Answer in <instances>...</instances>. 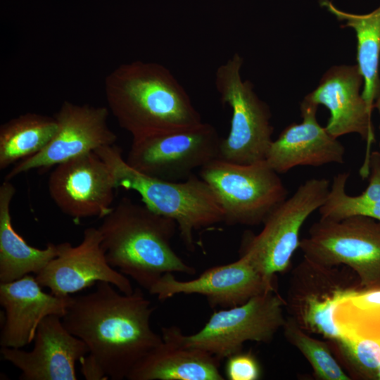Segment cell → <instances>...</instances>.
Instances as JSON below:
<instances>
[{
	"label": "cell",
	"instance_id": "obj_1",
	"mask_svg": "<svg viewBox=\"0 0 380 380\" xmlns=\"http://www.w3.org/2000/svg\"><path fill=\"white\" fill-rule=\"evenodd\" d=\"M155 310L141 288L129 294L108 282L71 297L62 322L83 341L89 353L80 360L87 380H122L135 365L158 346L162 336L151 326Z\"/></svg>",
	"mask_w": 380,
	"mask_h": 380
},
{
	"label": "cell",
	"instance_id": "obj_2",
	"mask_svg": "<svg viewBox=\"0 0 380 380\" xmlns=\"http://www.w3.org/2000/svg\"><path fill=\"white\" fill-rule=\"evenodd\" d=\"M109 110L132 139L193 127L200 113L185 89L162 64L122 63L105 78Z\"/></svg>",
	"mask_w": 380,
	"mask_h": 380
},
{
	"label": "cell",
	"instance_id": "obj_3",
	"mask_svg": "<svg viewBox=\"0 0 380 380\" xmlns=\"http://www.w3.org/2000/svg\"><path fill=\"white\" fill-rule=\"evenodd\" d=\"M177 228L173 220L127 197L98 227L110 265L148 291L166 273H196L172 247Z\"/></svg>",
	"mask_w": 380,
	"mask_h": 380
},
{
	"label": "cell",
	"instance_id": "obj_4",
	"mask_svg": "<svg viewBox=\"0 0 380 380\" xmlns=\"http://www.w3.org/2000/svg\"><path fill=\"white\" fill-rule=\"evenodd\" d=\"M95 153L108 165L118 188L136 191L148 208L176 222L189 249L194 248V232L224 222L220 203L201 177L193 174L185 180L170 182L144 175L127 164L115 144Z\"/></svg>",
	"mask_w": 380,
	"mask_h": 380
},
{
	"label": "cell",
	"instance_id": "obj_5",
	"mask_svg": "<svg viewBox=\"0 0 380 380\" xmlns=\"http://www.w3.org/2000/svg\"><path fill=\"white\" fill-rule=\"evenodd\" d=\"M326 178H311L275 208L260 233L246 232L240 255L245 256L265 279L275 281L291 265L300 246V232L308 218L324 204L330 187Z\"/></svg>",
	"mask_w": 380,
	"mask_h": 380
},
{
	"label": "cell",
	"instance_id": "obj_6",
	"mask_svg": "<svg viewBox=\"0 0 380 380\" xmlns=\"http://www.w3.org/2000/svg\"><path fill=\"white\" fill-rule=\"evenodd\" d=\"M243 62L235 53L215 72L220 100L232 112L229 134L220 141L219 158L252 164L265 160L274 128L268 105L258 97L252 82L241 77Z\"/></svg>",
	"mask_w": 380,
	"mask_h": 380
},
{
	"label": "cell",
	"instance_id": "obj_7",
	"mask_svg": "<svg viewBox=\"0 0 380 380\" xmlns=\"http://www.w3.org/2000/svg\"><path fill=\"white\" fill-rule=\"evenodd\" d=\"M200 177L210 186L230 225L262 224L288 197L279 175L265 160L239 164L216 158L201 168Z\"/></svg>",
	"mask_w": 380,
	"mask_h": 380
},
{
	"label": "cell",
	"instance_id": "obj_8",
	"mask_svg": "<svg viewBox=\"0 0 380 380\" xmlns=\"http://www.w3.org/2000/svg\"><path fill=\"white\" fill-rule=\"evenodd\" d=\"M299 248L317 264L349 267L362 289H380V221L362 215L319 219Z\"/></svg>",
	"mask_w": 380,
	"mask_h": 380
},
{
	"label": "cell",
	"instance_id": "obj_9",
	"mask_svg": "<svg viewBox=\"0 0 380 380\" xmlns=\"http://www.w3.org/2000/svg\"><path fill=\"white\" fill-rule=\"evenodd\" d=\"M284 298L276 291L245 303L215 311L203 328L180 338L188 347L205 350L220 360L240 352L246 341L270 343L284 327Z\"/></svg>",
	"mask_w": 380,
	"mask_h": 380
},
{
	"label": "cell",
	"instance_id": "obj_10",
	"mask_svg": "<svg viewBox=\"0 0 380 380\" xmlns=\"http://www.w3.org/2000/svg\"><path fill=\"white\" fill-rule=\"evenodd\" d=\"M221 139L203 122L177 130L132 139L125 158L137 171L159 179L179 182L218 158Z\"/></svg>",
	"mask_w": 380,
	"mask_h": 380
},
{
	"label": "cell",
	"instance_id": "obj_11",
	"mask_svg": "<svg viewBox=\"0 0 380 380\" xmlns=\"http://www.w3.org/2000/svg\"><path fill=\"white\" fill-rule=\"evenodd\" d=\"M339 267L319 265L304 258L292 271L284 298L289 316L302 329L329 341L341 336L334 320L336 306L362 289L349 272Z\"/></svg>",
	"mask_w": 380,
	"mask_h": 380
},
{
	"label": "cell",
	"instance_id": "obj_12",
	"mask_svg": "<svg viewBox=\"0 0 380 380\" xmlns=\"http://www.w3.org/2000/svg\"><path fill=\"white\" fill-rule=\"evenodd\" d=\"M109 109L105 106L77 104L64 101L54 114L57 130L39 153L17 163L5 177L12 179L34 169L55 167L82 155L115 144L116 134L108 124Z\"/></svg>",
	"mask_w": 380,
	"mask_h": 380
},
{
	"label": "cell",
	"instance_id": "obj_13",
	"mask_svg": "<svg viewBox=\"0 0 380 380\" xmlns=\"http://www.w3.org/2000/svg\"><path fill=\"white\" fill-rule=\"evenodd\" d=\"M47 184L53 203L75 220L103 218L113 209L114 191L118 189L112 171L95 152L55 166Z\"/></svg>",
	"mask_w": 380,
	"mask_h": 380
},
{
	"label": "cell",
	"instance_id": "obj_14",
	"mask_svg": "<svg viewBox=\"0 0 380 380\" xmlns=\"http://www.w3.org/2000/svg\"><path fill=\"white\" fill-rule=\"evenodd\" d=\"M35 277L42 287L58 296H70L101 281L111 284L123 293L134 291L128 277L108 263L98 227L85 229L77 246L60 243L59 254Z\"/></svg>",
	"mask_w": 380,
	"mask_h": 380
},
{
	"label": "cell",
	"instance_id": "obj_15",
	"mask_svg": "<svg viewBox=\"0 0 380 380\" xmlns=\"http://www.w3.org/2000/svg\"><path fill=\"white\" fill-rule=\"evenodd\" d=\"M363 78L357 65L330 68L322 77L317 88L305 96L317 105L328 108L330 116L325 126L327 132L338 138L357 134L367 142L366 153L359 170L362 179L369 174L371 147L374 141L372 113L362 97Z\"/></svg>",
	"mask_w": 380,
	"mask_h": 380
},
{
	"label": "cell",
	"instance_id": "obj_16",
	"mask_svg": "<svg viewBox=\"0 0 380 380\" xmlns=\"http://www.w3.org/2000/svg\"><path fill=\"white\" fill-rule=\"evenodd\" d=\"M276 290L275 281L265 279L245 256L240 255L235 262L209 268L191 280H178L172 273H166L148 292L160 301L177 294H199L205 297L211 308H228Z\"/></svg>",
	"mask_w": 380,
	"mask_h": 380
},
{
	"label": "cell",
	"instance_id": "obj_17",
	"mask_svg": "<svg viewBox=\"0 0 380 380\" xmlns=\"http://www.w3.org/2000/svg\"><path fill=\"white\" fill-rule=\"evenodd\" d=\"M31 351L1 347V357L21 371V380H76L75 364L89 353L85 343L56 315L39 324Z\"/></svg>",
	"mask_w": 380,
	"mask_h": 380
},
{
	"label": "cell",
	"instance_id": "obj_18",
	"mask_svg": "<svg viewBox=\"0 0 380 380\" xmlns=\"http://www.w3.org/2000/svg\"><path fill=\"white\" fill-rule=\"evenodd\" d=\"M318 106L305 96L300 103L302 121L290 124L273 139L265 161L279 175L297 166L344 163L345 147L318 122Z\"/></svg>",
	"mask_w": 380,
	"mask_h": 380
},
{
	"label": "cell",
	"instance_id": "obj_19",
	"mask_svg": "<svg viewBox=\"0 0 380 380\" xmlns=\"http://www.w3.org/2000/svg\"><path fill=\"white\" fill-rule=\"evenodd\" d=\"M35 276L0 283V304L5 319L0 335L1 347L22 348L34 339L37 328L47 316L61 318L71 296H58L42 290Z\"/></svg>",
	"mask_w": 380,
	"mask_h": 380
},
{
	"label": "cell",
	"instance_id": "obj_20",
	"mask_svg": "<svg viewBox=\"0 0 380 380\" xmlns=\"http://www.w3.org/2000/svg\"><path fill=\"white\" fill-rule=\"evenodd\" d=\"M163 341L141 358L129 380H223L220 360L212 354L186 346L177 326L162 327Z\"/></svg>",
	"mask_w": 380,
	"mask_h": 380
},
{
	"label": "cell",
	"instance_id": "obj_21",
	"mask_svg": "<svg viewBox=\"0 0 380 380\" xmlns=\"http://www.w3.org/2000/svg\"><path fill=\"white\" fill-rule=\"evenodd\" d=\"M15 188L10 180L0 186V283L37 274L60 252V243H47L44 248L30 246L15 231L11 215V203Z\"/></svg>",
	"mask_w": 380,
	"mask_h": 380
},
{
	"label": "cell",
	"instance_id": "obj_22",
	"mask_svg": "<svg viewBox=\"0 0 380 380\" xmlns=\"http://www.w3.org/2000/svg\"><path fill=\"white\" fill-rule=\"evenodd\" d=\"M322 7L338 20L343 27H350L356 33L357 61L363 78L362 95L369 110L380 92V6L367 14H353L340 10L329 0H320Z\"/></svg>",
	"mask_w": 380,
	"mask_h": 380
},
{
	"label": "cell",
	"instance_id": "obj_23",
	"mask_svg": "<svg viewBox=\"0 0 380 380\" xmlns=\"http://www.w3.org/2000/svg\"><path fill=\"white\" fill-rule=\"evenodd\" d=\"M368 184L359 195L346 192L349 172L336 174L330 184L324 204L317 210L322 220H340L362 215L380 221V153L372 151Z\"/></svg>",
	"mask_w": 380,
	"mask_h": 380
},
{
	"label": "cell",
	"instance_id": "obj_24",
	"mask_svg": "<svg viewBox=\"0 0 380 380\" xmlns=\"http://www.w3.org/2000/svg\"><path fill=\"white\" fill-rule=\"evenodd\" d=\"M53 116L27 113L0 126V170L42 151L57 130Z\"/></svg>",
	"mask_w": 380,
	"mask_h": 380
},
{
	"label": "cell",
	"instance_id": "obj_25",
	"mask_svg": "<svg viewBox=\"0 0 380 380\" xmlns=\"http://www.w3.org/2000/svg\"><path fill=\"white\" fill-rule=\"evenodd\" d=\"M334 320L342 336L380 341V289H360L342 300Z\"/></svg>",
	"mask_w": 380,
	"mask_h": 380
},
{
	"label": "cell",
	"instance_id": "obj_26",
	"mask_svg": "<svg viewBox=\"0 0 380 380\" xmlns=\"http://www.w3.org/2000/svg\"><path fill=\"white\" fill-rule=\"evenodd\" d=\"M286 340L296 348L310 364L314 376L319 380H350L331 353L329 345L311 337L289 316L282 327Z\"/></svg>",
	"mask_w": 380,
	"mask_h": 380
},
{
	"label": "cell",
	"instance_id": "obj_27",
	"mask_svg": "<svg viewBox=\"0 0 380 380\" xmlns=\"http://www.w3.org/2000/svg\"><path fill=\"white\" fill-rule=\"evenodd\" d=\"M330 342L350 377L377 379V369L380 365L379 341L341 336Z\"/></svg>",
	"mask_w": 380,
	"mask_h": 380
},
{
	"label": "cell",
	"instance_id": "obj_28",
	"mask_svg": "<svg viewBox=\"0 0 380 380\" xmlns=\"http://www.w3.org/2000/svg\"><path fill=\"white\" fill-rule=\"evenodd\" d=\"M224 373L229 380H258L262 369L255 356L251 352H238L226 358Z\"/></svg>",
	"mask_w": 380,
	"mask_h": 380
},
{
	"label": "cell",
	"instance_id": "obj_29",
	"mask_svg": "<svg viewBox=\"0 0 380 380\" xmlns=\"http://www.w3.org/2000/svg\"><path fill=\"white\" fill-rule=\"evenodd\" d=\"M376 108L379 113H380V92L377 96V98L376 99L375 101H374V108ZM379 129H380V126H379ZM379 147H380V142H379ZM380 153V151H379Z\"/></svg>",
	"mask_w": 380,
	"mask_h": 380
},
{
	"label": "cell",
	"instance_id": "obj_30",
	"mask_svg": "<svg viewBox=\"0 0 380 380\" xmlns=\"http://www.w3.org/2000/svg\"><path fill=\"white\" fill-rule=\"evenodd\" d=\"M376 379L377 380H380V365L379 366L377 369Z\"/></svg>",
	"mask_w": 380,
	"mask_h": 380
}]
</instances>
